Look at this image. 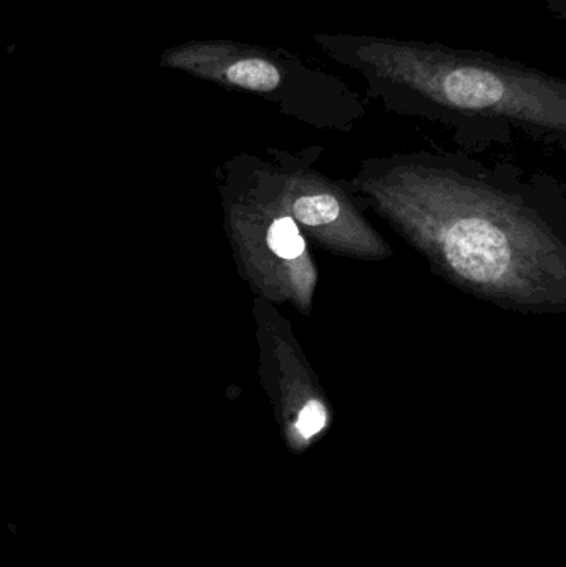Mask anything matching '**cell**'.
Here are the masks:
<instances>
[{"label": "cell", "mask_w": 566, "mask_h": 567, "mask_svg": "<svg viewBox=\"0 0 566 567\" xmlns=\"http://www.w3.org/2000/svg\"><path fill=\"white\" fill-rule=\"evenodd\" d=\"M435 243L449 268L464 281L501 287L517 271L522 248L514 239V226L487 213H454L438 226Z\"/></svg>", "instance_id": "obj_3"}, {"label": "cell", "mask_w": 566, "mask_h": 567, "mask_svg": "<svg viewBox=\"0 0 566 567\" xmlns=\"http://www.w3.org/2000/svg\"><path fill=\"white\" fill-rule=\"evenodd\" d=\"M159 65L229 89L271 95L309 72L288 53L231 40H192L163 52Z\"/></svg>", "instance_id": "obj_2"}, {"label": "cell", "mask_w": 566, "mask_h": 567, "mask_svg": "<svg viewBox=\"0 0 566 567\" xmlns=\"http://www.w3.org/2000/svg\"><path fill=\"white\" fill-rule=\"evenodd\" d=\"M266 241H268V248L281 259L295 261L305 252V239L299 236L298 226L289 216H282L272 223Z\"/></svg>", "instance_id": "obj_5"}, {"label": "cell", "mask_w": 566, "mask_h": 567, "mask_svg": "<svg viewBox=\"0 0 566 567\" xmlns=\"http://www.w3.org/2000/svg\"><path fill=\"white\" fill-rule=\"evenodd\" d=\"M326 423H328V412H326L325 405L318 400H311L299 413L296 429L305 439H311L325 429Z\"/></svg>", "instance_id": "obj_6"}, {"label": "cell", "mask_w": 566, "mask_h": 567, "mask_svg": "<svg viewBox=\"0 0 566 567\" xmlns=\"http://www.w3.org/2000/svg\"><path fill=\"white\" fill-rule=\"evenodd\" d=\"M316 42L372 82L445 109L565 128V83L531 66L491 53L385 37L318 35Z\"/></svg>", "instance_id": "obj_1"}, {"label": "cell", "mask_w": 566, "mask_h": 567, "mask_svg": "<svg viewBox=\"0 0 566 567\" xmlns=\"http://www.w3.org/2000/svg\"><path fill=\"white\" fill-rule=\"evenodd\" d=\"M292 213L302 225L318 228L335 223L341 215V205L331 195H308L296 199Z\"/></svg>", "instance_id": "obj_4"}]
</instances>
